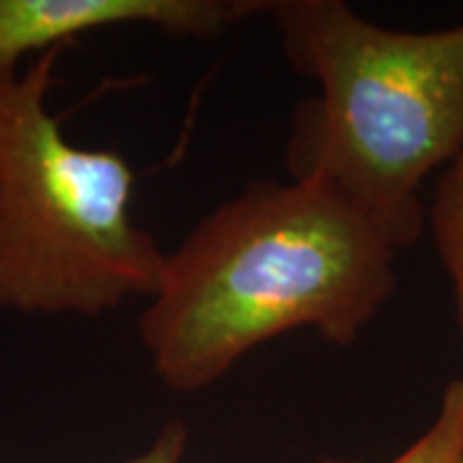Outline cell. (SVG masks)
<instances>
[{
	"instance_id": "obj_1",
	"label": "cell",
	"mask_w": 463,
	"mask_h": 463,
	"mask_svg": "<svg viewBox=\"0 0 463 463\" xmlns=\"http://www.w3.org/2000/svg\"><path fill=\"white\" fill-rule=\"evenodd\" d=\"M397 248L330 185L255 181L165 252L139 317L155 373L201 392L291 330L350 345L397 288Z\"/></svg>"
},
{
	"instance_id": "obj_7",
	"label": "cell",
	"mask_w": 463,
	"mask_h": 463,
	"mask_svg": "<svg viewBox=\"0 0 463 463\" xmlns=\"http://www.w3.org/2000/svg\"><path fill=\"white\" fill-rule=\"evenodd\" d=\"M185 443H188V432L181 420H170L160 435L155 438V443L134 456L127 463H183V453H185ZM325 463H355V461H325Z\"/></svg>"
},
{
	"instance_id": "obj_2",
	"label": "cell",
	"mask_w": 463,
	"mask_h": 463,
	"mask_svg": "<svg viewBox=\"0 0 463 463\" xmlns=\"http://www.w3.org/2000/svg\"><path fill=\"white\" fill-rule=\"evenodd\" d=\"M283 54L319 85L286 147L291 181L330 185L394 245L425 227L422 185L463 152V24L399 32L343 0H279Z\"/></svg>"
},
{
	"instance_id": "obj_4",
	"label": "cell",
	"mask_w": 463,
	"mask_h": 463,
	"mask_svg": "<svg viewBox=\"0 0 463 463\" xmlns=\"http://www.w3.org/2000/svg\"><path fill=\"white\" fill-rule=\"evenodd\" d=\"M270 8L263 0H0V75L21 70L26 57L62 52L67 42L103 29L152 26L214 39Z\"/></svg>"
},
{
	"instance_id": "obj_3",
	"label": "cell",
	"mask_w": 463,
	"mask_h": 463,
	"mask_svg": "<svg viewBox=\"0 0 463 463\" xmlns=\"http://www.w3.org/2000/svg\"><path fill=\"white\" fill-rule=\"evenodd\" d=\"M57 60L0 75V309L99 317L152 297L165 252L134 222L127 157L67 139Z\"/></svg>"
},
{
	"instance_id": "obj_5",
	"label": "cell",
	"mask_w": 463,
	"mask_h": 463,
	"mask_svg": "<svg viewBox=\"0 0 463 463\" xmlns=\"http://www.w3.org/2000/svg\"><path fill=\"white\" fill-rule=\"evenodd\" d=\"M428 222L440 265L446 268L463 327V152L443 170L435 185Z\"/></svg>"
},
{
	"instance_id": "obj_6",
	"label": "cell",
	"mask_w": 463,
	"mask_h": 463,
	"mask_svg": "<svg viewBox=\"0 0 463 463\" xmlns=\"http://www.w3.org/2000/svg\"><path fill=\"white\" fill-rule=\"evenodd\" d=\"M389 463H463V376L446 386L430 428Z\"/></svg>"
}]
</instances>
